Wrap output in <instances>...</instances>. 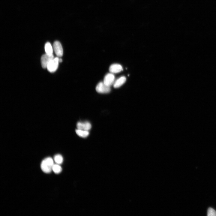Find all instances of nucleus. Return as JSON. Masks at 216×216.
Wrapping results in <instances>:
<instances>
[{
    "instance_id": "nucleus-1",
    "label": "nucleus",
    "mask_w": 216,
    "mask_h": 216,
    "mask_svg": "<svg viewBox=\"0 0 216 216\" xmlns=\"http://www.w3.org/2000/svg\"><path fill=\"white\" fill-rule=\"evenodd\" d=\"M54 160L51 157H47L43 160L41 164V168L44 172L49 173L52 170L54 165Z\"/></svg>"
},
{
    "instance_id": "nucleus-2",
    "label": "nucleus",
    "mask_w": 216,
    "mask_h": 216,
    "mask_svg": "<svg viewBox=\"0 0 216 216\" xmlns=\"http://www.w3.org/2000/svg\"><path fill=\"white\" fill-rule=\"evenodd\" d=\"M59 58L56 57L52 60L48 64L46 68L50 72H54L57 69L59 62Z\"/></svg>"
},
{
    "instance_id": "nucleus-3",
    "label": "nucleus",
    "mask_w": 216,
    "mask_h": 216,
    "mask_svg": "<svg viewBox=\"0 0 216 216\" xmlns=\"http://www.w3.org/2000/svg\"><path fill=\"white\" fill-rule=\"evenodd\" d=\"M96 91L100 93L105 94L110 92V87L106 86L103 82H99L96 87Z\"/></svg>"
},
{
    "instance_id": "nucleus-4",
    "label": "nucleus",
    "mask_w": 216,
    "mask_h": 216,
    "mask_svg": "<svg viewBox=\"0 0 216 216\" xmlns=\"http://www.w3.org/2000/svg\"><path fill=\"white\" fill-rule=\"evenodd\" d=\"M54 58L53 54L49 55L46 53L43 55L41 58V66L44 68H46L49 63Z\"/></svg>"
},
{
    "instance_id": "nucleus-5",
    "label": "nucleus",
    "mask_w": 216,
    "mask_h": 216,
    "mask_svg": "<svg viewBox=\"0 0 216 216\" xmlns=\"http://www.w3.org/2000/svg\"><path fill=\"white\" fill-rule=\"evenodd\" d=\"M53 48L55 54L58 57H61L63 56V48L59 42L58 41H55L53 44Z\"/></svg>"
},
{
    "instance_id": "nucleus-6",
    "label": "nucleus",
    "mask_w": 216,
    "mask_h": 216,
    "mask_svg": "<svg viewBox=\"0 0 216 216\" xmlns=\"http://www.w3.org/2000/svg\"><path fill=\"white\" fill-rule=\"evenodd\" d=\"M115 81V77L113 74L111 73L107 74L105 76L104 83L107 86L110 87Z\"/></svg>"
},
{
    "instance_id": "nucleus-7",
    "label": "nucleus",
    "mask_w": 216,
    "mask_h": 216,
    "mask_svg": "<svg viewBox=\"0 0 216 216\" xmlns=\"http://www.w3.org/2000/svg\"><path fill=\"white\" fill-rule=\"evenodd\" d=\"M77 129L88 131L91 128V123L88 122H78L76 124Z\"/></svg>"
},
{
    "instance_id": "nucleus-8",
    "label": "nucleus",
    "mask_w": 216,
    "mask_h": 216,
    "mask_svg": "<svg viewBox=\"0 0 216 216\" xmlns=\"http://www.w3.org/2000/svg\"><path fill=\"white\" fill-rule=\"evenodd\" d=\"M110 72L112 74L117 73L123 70L121 65L118 64H114L110 65L109 68Z\"/></svg>"
},
{
    "instance_id": "nucleus-9",
    "label": "nucleus",
    "mask_w": 216,
    "mask_h": 216,
    "mask_svg": "<svg viewBox=\"0 0 216 216\" xmlns=\"http://www.w3.org/2000/svg\"><path fill=\"white\" fill-rule=\"evenodd\" d=\"M126 80V78L124 76L120 77L115 80L113 84L114 87L115 88L120 87L125 82Z\"/></svg>"
},
{
    "instance_id": "nucleus-10",
    "label": "nucleus",
    "mask_w": 216,
    "mask_h": 216,
    "mask_svg": "<svg viewBox=\"0 0 216 216\" xmlns=\"http://www.w3.org/2000/svg\"><path fill=\"white\" fill-rule=\"evenodd\" d=\"M76 132L78 136L83 138L87 137L89 134L88 131L77 129H76Z\"/></svg>"
},
{
    "instance_id": "nucleus-11",
    "label": "nucleus",
    "mask_w": 216,
    "mask_h": 216,
    "mask_svg": "<svg viewBox=\"0 0 216 216\" xmlns=\"http://www.w3.org/2000/svg\"><path fill=\"white\" fill-rule=\"evenodd\" d=\"M45 50L46 53L49 55L53 54V49L51 45L49 42H47L45 44Z\"/></svg>"
},
{
    "instance_id": "nucleus-12",
    "label": "nucleus",
    "mask_w": 216,
    "mask_h": 216,
    "mask_svg": "<svg viewBox=\"0 0 216 216\" xmlns=\"http://www.w3.org/2000/svg\"><path fill=\"white\" fill-rule=\"evenodd\" d=\"M54 160L56 164H60L62 163L63 159L62 156L61 154H57L54 156Z\"/></svg>"
},
{
    "instance_id": "nucleus-13",
    "label": "nucleus",
    "mask_w": 216,
    "mask_h": 216,
    "mask_svg": "<svg viewBox=\"0 0 216 216\" xmlns=\"http://www.w3.org/2000/svg\"><path fill=\"white\" fill-rule=\"evenodd\" d=\"M59 165L56 164L53 165L52 168V170L55 173L58 174L62 171V168Z\"/></svg>"
},
{
    "instance_id": "nucleus-14",
    "label": "nucleus",
    "mask_w": 216,
    "mask_h": 216,
    "mask_svg": "<svg viewBox=\"0 0 216 216\" xmlns=\"http://www.w3.org/2000/svg\"><path fill=\"white\" fill-rule=\"evenodd\" d=\"M208 216H216V211L213 208L210 207L207 211Z\"/></svg>"
},
{
    "instance_id": "nucleus-15",
    "label": "nucleus",
    "mask_w": 216,
    "mask_h": 216,
    "mask_svg": "<svg viewBox=\"0 0 216 216\" xmlns=\"http://www.w3.org/2000/svg\"><path fill=\"white\" fill-rule=\"evenodd\" d=\"M62 61V59L61 58H59V62H61Z\"/></svg>"
}]
</instances>
